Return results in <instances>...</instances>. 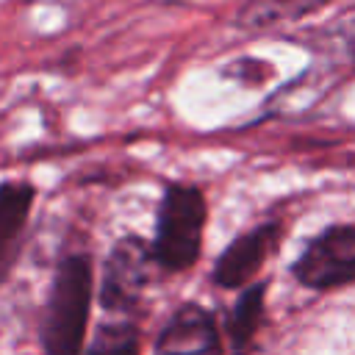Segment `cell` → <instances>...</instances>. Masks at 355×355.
Wrapping results in <instances>:
<instances>
[{
	"label": "cell",
	"mask_w": 355,
	"mask_h": 355,
	"mask_svg": "<svg viewBox=\"0 0 355 355\" xmlns=\"http://www.w3.org/2000/svg\"><path fill=\"white\" fill-rule=\"evenodd\" d=\"M36 200V189L28 180H3L0 183V283L8 277L17 263L22 233Z\"/></svg>",
	"instance_id": "7"
},
{
	"label": "cell",
	"mask_w": 355,
	"mask_h": 355,
	"mask_svg": "<svg viewBox=\"0 0 355 355\" xmlns=\"http://www.w3.org/2000/svg\"><path fill=\"white\" fill-rule=\"evenodd\" d=\"M330 0H244L236 11V25L247 31H266L302 19Z\"/></svg>",
	"instance_id": "8"
},
{
	"label": "cell",
	"mask_w": 355,
	"mask_h": 355,
	"mask_svg": "<svg viewBox=\"0 0 355 355\" xmlns=\"http://www.w3.org/2000/svg\"><path fill=\"white\" fill-rule=\"evenodd\" d=\"M352 44H355V28H352Z\"/></svg>",
	"instance_id": "12"
},
{
	"label": "cell",
	"mask_w": 355,
	"mask_h": 355,
	"mask_svg": "<svg viewBox=\"0 0 355 355\" xmlns=\"http://www.w3.org/2000/svg\"><path fill=\"white\" fill-rule=\"evenodd\" d=\"M294 275L308 288H336L355 280V225H330L308 241L294 263Z\"/></svg>",
	"instance_id": "3"
},
{
	"label": "cell",
	"mask_w": 355,
	"mask_h": 355,
	"mask_svg": "<svg viewBox=\"0 0 355 355\" xmlns=\"http://www.w3.org/2000/svg\"><path fill=\"white\" fill-rule=\"evenodd\" d=\"M150 258L153 250H147L141 239L128 236L116 241V247L105 261L103 288H100V300L108 311H125L139 300V291L144 288L147 280Z\"/></svg>",
	"instance_id": "4"
},
{
	"label": "cell",
	"mask_w": 355,
	"mask_h": 355,
	"mask_svg": "<svg viewBox=\"0 0 355 355\" xmlns=\"http://www.w3.org/2000/svg\"><path fill=\"white\" fill-rule=\"evenodd\" d=\"M277 236H280L277 222H263V225L247 230L244 236H239L216 258L214 283L222 286V288H236V286L247 283L250 277H255V272L263 266L266 255L275 250Z\"/></svg>",
	"instance_id": "5"
},
{
	"label": "cell",
	"mask_w": 355,
	"mask_h": 355,
	"mask_svg": "<svg viewBox=\"0 0 355 355\" xmlns=\"http://www.w3.org/2000/svg\"><path fill=\"white\" fill-rule=\"evenodd\" d=\"M153 3H166L169 6V3H186V0H153Z\"/></svg>",
	"instance_id": "11"
},
{
	"label": "cell",
	"mask_w": 355,
	"mask_h": 355,
	"mask_svg": "<svg viewBox=\"0 0 355 355\" xmlns=\"http://www.w3.org/2000/svg\"><path fill=\"white\" fill-rule=\"evenodd\" d=\"M89 355H136V333L128 324H111L97 333Z\"/></svg>",
	"instance_id": "10"
},
{
	"label": "cell",
	"mask_w": 355,
	"mask_h": 355,
	"mask_svg": "<svg viewBox=\"0 0 355 355\" xmlns=\"http://www.w3.org/2000/svg\"><path fill=\"white\" fill-rule=\"evenodd\" d=\"M263 294H266V283H255L239 297V302L230 313V324H227V333H230V341L236 349H244L250 344V338L261 322V313H263Z\"/></svg>",
	"instance_id": "9"
},
{
	"label": "cell",
	"mask_w": 355,
	"mask_h": 355,
	"mask_svg": "<svg viewBox=\"0 0 355 355\" xmlns=\"http://www.w3.org/2000/svg\"><path fill=\"white\" fill-rule=\"evenodd\" d=\"M92 305V261L86 255H67L53 277L47 316H44V349L47 355H78Z\"/></svg>",
	"instance_id": "2"
},
{
	"label": "cell",
	"mask_w": 355,
	"mask_h": 355,
	"mask_svg": "<svg viewBox=\"0 0 355 355\" xmlns=\"http://www.w3.org/2000/svg\"><path fill=\"white\" fill-rule=\"evenodd\" d=\"M153 355H222L211 313L200 305H183L158 336Z\"/></svg>",
	"instance_id": "6"
},
{
	"label": "cell",
	"mask_w": 355,
	"mask_h": 355,
	"mask_svg": "<svg viewBox=\"0 0 355 355\" xmlns=\"http://www.w3.org/2000/svg\"><path fill=\"white\" fill-rule=\"evenodd\" d=\"M205 219L208 205L197 186L166 183L155 219L153 261L166 272H183L194 266L202 247Z\"/></svg>",
	"instance_id": "1"
}]
</instances>
